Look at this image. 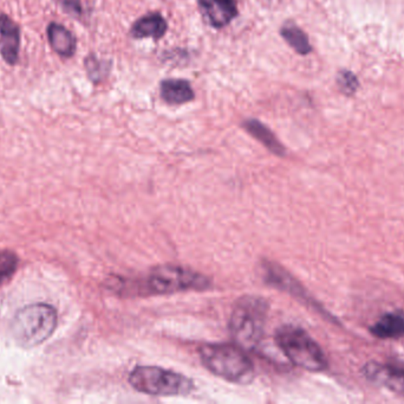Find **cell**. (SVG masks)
<instances>
[{
    "label": "cell",
    "mask_w": 404,
    "mask_h": 404,
    "mask_svg": "<svg viewBox=\"0 0 404 404\" xmlns=\"http://www.w3.org/2000/svg\"><path fill=\"white\" fill-rule=\"evenodd\" d=\"M131 387L154 396L186 395L194 389L192 380L158 366H137L129 376Z\"/></svg>",
    "instance_id": "cell-5"
},
{
    "label": "cell",
    "mask_w": 404,
    "mask_h": 404,
    "mask_svg": "<svg viewBox=\"0 0 404 404\" xmlns=\"http://www.w3.org/2000/svg\"><path fill=\"white\" fill-rule=\"evenodd\" d=\"M20 30L11 17L0 15V55L5 62L15 66L20 57Z\"/></svg>",
    "instance_id": "cell-8"
},
{
    "label": "cell",
    "mask_w": 404,
    "mask_h": 404,
    "mask_svg": "<svg viewBox=\"0 0 404 404\" xmlns=\"http://www.w3.org/2000/svg\"><path fill=\"white\" fill-rule=\"evenodd\" d=\"M18 259L11 252H0V284L10 280L16 273Z\"/></svg>",
    "instance_id": "cell-16"
},
{
    "label": "cell",
    "mask_w": 404,
    "mask_h": 404,
    "mask_svg": "<svg viewBox=\"0 0 404 404\" xmlns=\"http://www.w3.org/2000/svg\"><path fill=\"white\" fill-rule=\"evenodd\" d=\"M363 376L393 393L404 395V366L370 361L363 366Z\"/></svg>",
    "instance_id": "cell-7"
},
{
    "label": "cell",
    "mask_w": 404,
    "mask_h": 404,
    "mask_svg": "<svg viewBox=\"0 0 404 404\" xmlns=\"http://www.w3.org/2000/svg\"><path fill=\"white\" fill-rule=\"evenodd\" d=\"M276 342L294 366L312 373L327 369V361L323 350L301 327H280L276 334Z\"/></svg>",
    "instance_id": "cell-4"
},
{
    "label": "cell",
    "mask_w": 404,
    "mask_h": 404,
    "mask_svg": "<svg viewBox=\"0 0 404 404\" xmlns=\"http://www.w3.org/2000/svg\"><path fill=\"white\" fill-rule=\"evenodd\" d=\"M269 305L257 296L239 299L230 320V330L237 345L244 350L257 347L265 330Z\"/></svg>",
    "instance_id": "cell-3"
},
{
    "label": "cell",
    "mask_w": 404,
    "mask_h": 404,
    "mask_svg": "<svg viewBox=\"0 0 404 404\" xmlns=\"http://www.w3.org/2000/svg\"><path fill=\"white\" fill-rule=\"evenodd\" d=\"M243 127L274 154L283 156L285 153V148L280 144V141L278 140L271 129H267L260 121L248 119L244 122Z\"/></svg>",
    "instance_id": "cell-14"
},
{
    "label": "cell",
    "mask_w": 404,
    "mask_h": 404,
    "mask_svg": "<svg viewBox=\"0 0 404 404\" xmlns=\"http://www.w3.org/2000/svg\"><path fill=\"white\" fill-rule=\"evenodd\" d=\"M337 85L342 93L345 95H352L357 92L359 82L351 71H339L338 76H337Z\"/></svg>",
    "instance_id": "cell-18"
},
{
    "label": "cell",
    "mask_w": 404,
    "mask_h": 404,
    "mask_svg": "<svg viewBox=\"0 0 404 404\" xmlns=\"http://www.w3.org/2000/svg\"><path fill=\"white\" fill-rule=\"evenodd\" d=\"M280 35L285 39L286 43L292 47L294 50L301 55H308L311 52V44L308 42V36L301 27L294 24L286 23L281 27Z\"/></svg>",
    "instance_id": "cell-15"
},
{
    "label": "cell",
    "mask_w": 404,
    "mask_h": 404,
    "mask_svg": "<svg viewBox=\"0 0 404 404\" xmlns=\"http://www.w3.org/2000/svg\"><path fill=\"white\" fill-rule=\"evenodd\" d=\"M199 354L202 364L226 381L247 384L253 380V364L246 350L239 345L208 344L201 346Z\"/></svg>",
    "instance_id": "cell-1"
},
{
    "label": "cell",
    "mask_w": 404,
    "mask_h": 404,
    "mask_svg": "<svg viewBox=\"0 0 404 404\" xmlns=\"http://www.w3.org/2000/svg\"><path fill=\"white\" fill-rule=\"evenodd\" d=\"M167 22L163 17L155 12L140 18L135 22L131 27V36L134 38H154L160 39L165 36L167 31Z\"/></svg>",
    "instance_id": "cell-11"
},
{
    "label": "cell",
    "mask_w": 404,
    "mask_h": 404,
    "mask_svg": "<svg viewBox=\"0 0 404 404\" xmlns=\"http://www.w3.org/2000/svg\"><path fill=\"white\" fill-rule=\"evenodd\" d=\"M57 325V313L47 303H32L13 317L12 337L23 347H35L50 338Z\"/></svg>",
    "instance_id": "cell-2"
},
{
    "label": "cell",
    "mask_w": 404,
    "mask_h": 404,
    "mask_svg": "<svg viewBox=\"0 0 404 404\" xmlns=\"http://www.w3.org/2000/svg\"><path fill=\"white\" fill-rule=\"evenodd\" d=\"M161 96L170 105H184L194 99V90L186 80L170 78L161 82Z\"/></svg>",
    "instance_id": "cell-13"
},
{
    "label": "cell",
    "mask_w": 404,
    "mask_h": 404,
    "mask_svg": "<svg viewBox=\"0 0 404 404\" xmlns=\"http://www.w3.org/2000/svg\"><path fill=\"white\" fill-rule=\"evenodd\" d=\"M148 289L154 294H172L187 289H204L209 280L199 273L179 266H160L148 277Z\"/></svg>",
    "instance_id": "cell-6"
},
{
    "label": "cell",
    "mask_w": 404,
    "mask_h": 404,
    "mask_svg": "<svg viewBox=\"0 0 404 404\" xmlns=\"http://www.w3.org/2000/svg\"><path fill=\"white\" fill-rule=\"evenodd\" d=\"M201 10L216 29L225 27L238 16L235 0H199Z\"/></svg>",
    "instance_id": "cell-9"
},
{
    "label": "cell",
    "mask_w": 404,
    "mask_h": 404,
    "mask_svg": "<svg viewBox=\"0 0 404 404\" xmlns=\"http://www.w3.org/2000/svg\"><path fill=\"white\" fill-rule=\"evenodd\" d=\"M47 38L54 52L64 59L73 57L76 52L77 42L73 32L68 30L64 25L58 23H50L47 27Z\"/></svg>",
    "instance_id": "cell-10"
},
{
    "label": "cell",
    "mask_w": 404,
    "mask_h": 404,
    "mask_svg": "<svg viewBox=\"0 0 404 404\" xmlns=\"http://www.w3.org/2000/svg\"><path fill=\"white\" fill-rule=\"evenodd\" d=\"M64 12L73 17H80L83 13L81 0H57Z\"/></svg>",
    "instance_id": "cell-19"
},
{
    "label": "cell",
    "mask_w": 404,
    "mask_h": 404,
    "mask_svg": "<svg viewBox=\"0 0 404 404\" xmlns=\"http://www.w3.org/2000/svg\"><path fill=\"white\" fill-rule=\"evenodd\" d=\"M371 333L381 339L404 338V313L390 312L370 327Z\"/></svg>",
    "instance_id": "cell-12"
},
{
    "label": "cell",
    "mask_w": 404,
    "mask_h": 404,
    "mask_svg": "<svg viewBox=\"0 0 404 404\" xmlns=\"http://www.w3.org/2000/svg\"><path fill=\"white\" fill-rule=\"evenodd\" d=\"M84 64L89 78L95 83L100 82V80L107 75V71H108L107 66H105V62L97 59L93 55L85 59Z\"/></svg>",
    "instance_id": "cell-17"
}]
</instances>
